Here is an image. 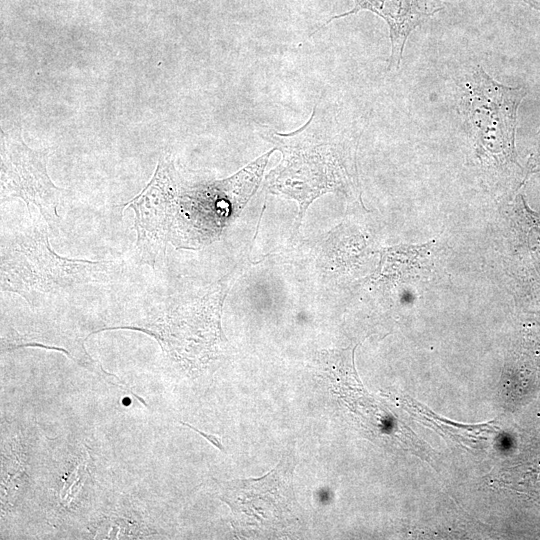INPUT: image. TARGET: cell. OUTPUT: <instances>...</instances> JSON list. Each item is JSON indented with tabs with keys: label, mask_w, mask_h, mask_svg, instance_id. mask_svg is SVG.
<instances>
[{
	"label": "cell",
	"mask_w": 540,
	"mask_h": 540,
	"mask_svg": "<svg viewBox=\"0 0 540 540\" xmlns=\"http://www.w3.org/2000/svg\"><path fill=\"white\" fill-rule=\"evenodd\" d=\"M292 463L283 458L261 478L221 482L220 499L232 512V526L241 537H271L296 520L291 488Z\"/></svg>",
	"instance_id": "5b68a950"
},
{
	"label": "cell",
	"mask_w": 540,
	"mask_h": 540,
	"mask_svg": "<svg viewBox=\"0 0 540 540\" xmlns=\"http://www.w3.org/2000/svg\"><path fill=\"white\" fill-rule=\"evenodd\" d=\"M260 135L282 154L266 177L267 188L299 203V221L319 196L357 190L356 140L327 108L316 103L307 122L295 131L281 133L262 127Z\"/></svg>",
	"instance_id": "7a4b0ae2"
},
{
	"label": "cell",
	"mask_w": 540,
	"mask_h": 540,
	"mask_svg": "<svg viewBox=\"0 0 540 540\" xmlns=\"http://www.w3.org/2000/svg\"><path fill=\"white\" fill-rule=\"evenodd\" d=\"M351 10L335 15L320 28L332 20L356 14L362 10L370 11L381 17L388 25L391 52L388 59V71L400 68L405 44L410 34L423 25L436 13L443 10L445 2L441 0H353Z\"/></svg>",
	"instance_id": "ba28073f"
},
{
	"label": "cell",
	"mask_w": 540,
	"mask_h": 540,
	"mask_svg": "<svg viewBox=\"0 0 540 540\" xmlns=\"http://www.w3.org/2000/svg\"><path fill=\"white\" fill-rule=\"evenodd\" d=\"M513 212L517 246L530 279L540 285V215L528 207L522 195L517 196Z\"/></svg>",
	"instance_id": "9c48e42d"
},
{
	"label": "cell",
	"mask_w": 540,
	"mask_h": 540,
	"mask_svg": "<svg viewBox=\"0 0 540 540\" xmlns=\"http://www.w3.org/2000/svg\"><path fill=\"white\" fill-rule=\"evenodd\" d=\"M519 1L527 4L528 6H530L531 8L535 10L540 11V0H519Z\"/></svg>",
	"instance_id": "7c38bea8"
},
{
	"label": "cell",
	"mask_w": 540,
	"mask_h": 540,
	"mask_svg": "<svg viewBox=\"0 0 540 540\" xmlns=\"http://www.w3.org/2000/svg\"><path fill=\"white\" fill-rule=\"evenodd\" d=\"M524 171L525 180H527L533 174L540 173V129L537 132L535 144L528 157Z\"/></svg>",
	"instance_id": "30bf717a"
},
{
	"label": "cell",
	"mask_w": 540,
	"mask_h": 540,
	"mask_svg": "<svg viewBox=\"0 0 540 540\" xmlns=\"http://www.w3.org/2000/svg\"><path fill=\"white\" fill-rule=\"evenodd\" d=\"M181 424L195 430L198 434H200L202 437L206 438L211 444H213L216 448H218L219 450L225 452V449H224V446L221 442V439L220 437H218L217 435H214V434H208V433H204L200 430H198L197 428L191 426L190 424L188 423H184V422H181Z\"/></svg>",
	"instance_id": "8fae6325"
},
{
	"label": "cell",
	"mask_w": 540,
	"mask_h": 540,
	"mask_svg": "<svg viewBox=\"0 0 540 540\" xmlns=\"http://www.w3.org/2000/svg\"><path fill=\"white\" fill-rule=\"evenodd\" d=\"M48 149L27 146L21 130L1 131V199H21L29 212L35 209L48 227L57 231L58 207L64 189L57 187L47 171Z\"/></svg>",
	"instance_id": "52a82bcc"
},
{
	"label": "cell",
	"mask_w": 540,
	"mask_h": 540,
	"mask_svg": "<svg viewBox=\"0 0 540 540\" xmlns=\"http://www.w3.org/2000/svg\"><path fill=\"white\" fill-rule=\"evenodd\" d=\"M526 95L524 87L498 82L481 65L472 66L459 81L457 111L485 168L524 171L517 161L515 135L518 109Z\"/></svg>",
	"instance_id": "277c9868"
},
{
	"label": "cell",
	"mask_w": 540,
	"mask_h": 540,
	"mask_svg": "<svg viewBox=\"0 0 540 540\" xmlns=\"http://www.w3.org/2000/svg\"><path fill=\"white\" fill-rule=\"evenodd\" d=\"M13 230L2 232L1 290L16 293L30 307L84 286L116 282L125 272L120 260L90 261L58 255L49 244L47 223L33 216Z\"/></svg>",
	"instance_id": "3957f363"
},
{
	"label": "cell",
	"mask_w": 540,
	"mask_h": 540,
	"mask_svg": "<svg viewBox=\"0 0 540 540\" xmlns=\"http://www.w3.org/2000/svg\"><path fill=\"white\" fill-rule=\"evenodd\" d=\"M273 151L230 178L205 183H190L162 156L150 182L124 205L135 212L140 261L154 267L167 243L196 249L217 238L254 194Z\"/></svg>",
	"instance_id": "6da1fadb"
},
{
	"label": "cell",
	"mask_w": 540,
	"mask_h": 540,
	"mask_svg": "<svg viewBox=\"0 0 540 540\" xmlns=\"http://www.w3.org/2000/svg\"><path fill=\"white\" fill-rule=\"evenodd\" d=\"M141 295L139 312L142 314L130 328L153 335L167 351L180 353L190 341L209 344L213 340L204 333L219 337L223 287L212 288L190 299L174 295L158 297L155 290Z\"/></svg>",
	"instance_id": "8992f818"
}]
</instances>
